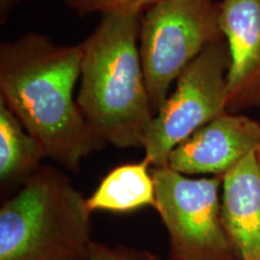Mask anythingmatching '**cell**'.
<instances>
[{"label": "cell", "mask_w": 260, "mask_h": 260, "mask_svg": "<svg viewBox=\"0 0 260 260\" xmlns=\"http://www.w3.org/2000/svg\"><path fill=\"white\" fill-rule=\"evenodd\" d=\"M81 60L80 44L60 45L39 32L0 45V100L48 158L73 172L104 146L74 100Z\"/></svg>", "instance_id": "6da1fadb"}, {"label": "cell", "mask_w": 260, "mask_h": 260, "mask_svg": "<svg viewBox=\"0 0 260 260\" xmlns=\"http://www.w3.org/2000/svg\"><path fill=\"white\" fill-rule=\"evenodd\" d=\"M142 12L102 16L81 42L77 105L104 145L144 148L153 119L139 51Z\"/></svg>", "instance_id": "7a4b0ae2"}, {"label": "cell", "mask_w": 260, "mask_h": 260, "mask_svg": "<svg viewBox=\"0 0 260 260\" xmlns=\"http://www.w3.org/2000/svg\"><path fill=\"white\" fill-rule=\"evenodd\" d=\"M90 213L63 172L40 167L0 209V260H89Z\"/></svg>", "instance_id": "3957f363"}, {"label": "cell", "mask_w": 260, "mask_h": 260, "mask_svg": "<svg viewBox=\"0 0 260 260\" xmlns=\"http://www.w3.org/2000/svg\"><path fill=\"white\" fill-rule=\"evenodd\" d=\"M220 38L219 5L212 0H158L142 12L139 51L154 116L172 83Z\"/></svg>", "instance_id": "277c9868"}, {"label": "cell", "mask_w": 260, "mask_h": 260, "mask_svg": "<svg viewBox=\"0 0 260 260\" xmlns=\"http://www.w3.org/2000/svg\"><path fill=\"white\" fill-rule=\"evenodd\" d=\"M155 207L167 228L171 260H228L236 249L224 225L223 176L188 178L168 165L152 169Z\"/></svg>", "instance_id": "5b68a950"}, {"label": "cell", "mask_w": 260, "mask_h": 260, "mask_svg": "<svg viewBox=\"0 0 260 260\" xmlns=\"http://www.w3.org/2000/svg\"><path fill=\"white\" fill-rule=\"evenodd\" d=\"M230 56L225 38L211 42L180 75L176 88L152 119L146 134L145 159L153 167L201 126L226 112V74Z\"/></svg>", "instance_id": "8992f818"}, {"label": "cell", "mask_w": 260, "mask_h": 260, "mask_svg": "<svg viewBox=\"0 0 260 260\" xmlns=\"http://www.w3.org/2000/svg\"><path fill=\"white\" fill-rule=\"evenodd\" d=\"M260 144V124L246 116L223 113L178 145L168 167L182 175L223 176Z\"/></svg>", "instance_id": "52a82bcc"}, {"label": "cell", "mask_w": 260, "mask_h": 260, "mask_svg": "<svg viewBox=\"0 0 260 260\" xmlns=\"http://www.w3.org/2000/svg\"><path fill=\"white\" fill-rule=\"evenodd\" d=\"M219 24L230 56L226 112L260 105V0H223Z\"/></svg>", "instance_id": "ba28073f"}, {"label": "cell", "mask_w": 260, "mask_h": 260, "mask_svg": "<svg viewBox=\"0 0 260 260\" xmlns=\"http://www.w3.org/2000/svg\"><path fill=\"white\" fill-rule=\"evenodd\" d=\"M224 225L242 260H260V168L252 152L223 175Z\"/></svg>", "instance_id": "9c48e42d"}, {"label": "cell", "mask_w": 260, "mask_h": 260, "mask_svg": "<svg viewBox=\"0 0 260 260\" xmlns=\"http://www.w3.org/2000/svg\"><path fill=\"white\" fill-rule=\"evenodd\" d=\"M149 165L144 159L110 171L87 199L90 212L96 210L129 212L147 205L155 206V184Z\"/></svg>", "instance_id": "30bf717a"}, {"label": "cell", "mask_w": 260, "mask_h": 260, "mask_svg": "<svg viewBox=\"0 0 260 260\" xmlns=\"http://www.w3.org/2000/svg\"><path fill=\"white\" fill-rule=\"evenodd\" d=\"M46 152L29 134L11 110L0 100V180H28L41 167Z\"/></svg>", "instance_id": "8fae6325"}, {"label": "cell", "mask_w": 260, "mask_h": 260, "mask_svg": "<svg viewBox=\"0 0 260 260\" xmlns=\"http://www.w3.org/2000/svg\"><path fill=\"white\" fill-rule=\"evenodd\" d=\"M64 5L80 17L89 15H109L115 12H144L158 0H61Z\"/></svg>", "instance_id": "7c38bea8"}, {"label": "cell", "mask_w": 260, "mask_h": 260, "mask_svg": "<svg viewBox=\"0 0 260 260\" xmlns=\"http://www.w3.org/2000/svg\"><path fill=\"white\" fill-rule=\"evenodd\" d=\"M89 260H155L146 253L135 252L132 249L109 248V247L94 242Z\"/></svg>", "instance_id": "4fadbf2b"}, {"label": "cell", "mask_w": 260, "mask_h": 260, "mask_svg": "<svg viewBox=\"0 0 260 260\" xmlns=\"http://www.w3.org/2000/svg\"><path fill=\"white\" fill-rule=\"evenodd\" d=\"M22 0H0V23L4 24L8 21L10 12Z\"/></svg>", "instance_id": "5bb4252c"}, {"label": "cell", "mask_w": 260, "mask_h": 260, "mask_svg": "<svg viewBox=\"0 0 260 260\" xmlns=\"http://www.w3.org/2000/svg\"><path fill=\"white\" fill-rule=\"evenodd\" d=\"M255 157H256V160H258V165L260 168V144L258 146V148L255 149Z\"/></svg>", "instance_id": "9a60e30c"}]
</instances>
